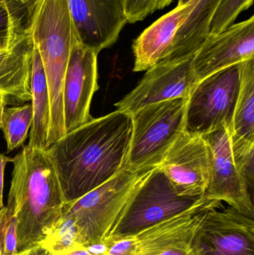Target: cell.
Returning <instances> with one entry per match:
<instances>
[{
    "label": "cell",
    "instance_id": "obj_1",
    "mask_svg": "<svg viewBox=\"0 0 254 255\" xmlns=\"http://www.w3.org/2000/svg\"><path fill=\"white\" fill-rule=\"evenodd\" d=\"M131 133V115L115 111L67 132L48 148L67 202L125 169Z\"/></svg>",
    "mask_w": 254,
    "mask_h": 255
},
{
    "label": "cell",
    "instance_id": "obj_2",
    "mask_svg": "<svg viewBox=\"0 0 254 255\" xmlns=\"http://www.w3.org/2000/svg\"><path fill=\"white\" fill-rule=\"evenodd\" d=\"M11 163L6 214L16 219L18 254L40 245L52 233L67 202L47 150L25 145Z\"/></svg>",
    "mask_w": 254,
    "mask_h": 255
},
{
    "label": "cell",
    "instance_id": "obj_3",
    "mask_svg": "<svg viewBox=\"0 0 254 255\" xmlns=\"http://www.w3.org/2000/svg\"><path fill=\"white\" fill-rule=\"evenodd\" d=\"M152 169L140 172L123 169L85 196L67 202L63 217L74 220L82 246L110 239L134 193Z\"/></svg>",
    "mask_w": 254,
    "mask_h": 255
},
{
    "label": "cell",
    "instance_id": "obj_4",
    "mask_svg": "<svg viewBox=\"0 0 254 255\" xmlns=\"http://www.w3.org/2000/svg\"><path fill=\"white\" fill-rule=\"evenodd\" d=\"M188 99L155 103L131 115L132 133L125 169L140 172L161 164L167 151L186 130Z\"/></svg>",
    "mask_w": 254,
    "mask_h": 255
},
{
    "label": "cell",
    "instance_id": "obj_5",
    "mask_svg": "<svg viewBox=\"0 0 254 255\" xmlns=\"http://www.w3.org/2000/svg\"><path fill=\"white\" fill-rule=\"evenodd\" d=\"M177 194L160 166L152 169L131 199L111 238L136 236L143 231L208 201Z\"/></svg>",
    "mask_w": 254,
    "mask_h": 255
},
{
    "label": "cell",
    "instance_id": "obj_6",
    "mask_svg": "<svg viewBox=\"0 0 254 255\" xmlns=\"http://www.w3.org/2000/svg\"><path fill=\"white\" fill-rule=\"evenodd\" d=\"M241 63L199 81L188 99L186 131L205 134L227 127L232 132Z\"/></svg>",
    "mask_w": 254,
    "mask_h": 255
},
{
    "label": "cell",
    "instance_id": "obj_7",
    "mask_svg": "<svg viewBox=\"0 0 254 255\" xmlns=\"http://www.w3.org/2000/svg\"><path fill=\"white\" fill-rule=\"evenodd\" d=\"M202 135L209 154V176L204 196L225 202L242 214L254 218L249 187L233 155L231 130L225 127Z\"/></svg>",
    "mask_w": 254,
    "mask_h": 255
},
{
    "label": "cell",
    "instance_id": "obj_8",
    "mask_svg": "<svg viewBox=\"0 0 254 255\" xmlns=\"http://www.w3.org/2000/svg\"><path fill=\"white\" fill-rule=\"evenodd\" d=\"M194 55L164 61L148 70L135 88L115 104L116 111L132 115L155 103L189 98L198 82L192 69Z\"/></svg>",
    "mask_w": 254,
    "mask_h": 255
},
{
    "label": "cell",
    "instance_id": "obj_9",
    "mask_svg": "<svg viewBox=\"0 0 254 255\" xmlns=\"http://www.w3.org/2000/svg\"><path fill=\"white\" fill-rule=\"evenodd\" d=\"M194 255H254V218L222 205L210 208L192 243Z\"/></svg>",
    "mask_w": 254,
    "mask_h": 255
},
{
    "label": "cell",
    "instance_id": "obj_10",
    "mask_svg": "<svg viewBox=\"0 0 254 255\" xmlns=\"http://www.w3.org/2000/svg\"><path fill=\"white\" fill-rule=\"evenodd\" d=\"M98 53L75 38L63 88L66 133L92 120L90 106L98 90Z\"/></svg>",
    "mask_w": 254,
    "mask_h": 255
},
{
    "label": "cell",
    "instance_id": "obj_11",
    "mask_svg": "<svg viewBox=\"0 0 254 255\" xmlns=\"http://www.w3.org/2000/svg\"><path fill=\"white\" fill-rule=\"evenodd\" d=\"M159 166L177 194L204 196L208 181L209 154L202 135L183 132Z\"/></svg>",
    "mask_w": 254,
    "mask_h": 255
},
{
    "label": "cell",
    "instance_id": "obj_12",
    "mask_svg": "<svg viewBox=\"0 0 254 255\" xmlns=\"http://www.w3.org/2000/svg\"><path fill=\"white\" fill-rule=\"evenodd\" d=\"M76 38L96 53L114 44L128 23L124 0H67Z\"/></svg>",
    "mask_w": 254,
    "mask_h": 255
},
{
    "label": "cell",
    "instance_id": "obj_13",
    "mask_svg": "<svg viewBox=\"0 0 254 255\" xmlns=\"http://www.w3.org/2000/svg\"><path fill=\"white\" fill-rule=\"evenodd\" d=\"M33 51L34 43L22 18L0 48V96L6 106L31 103Z\"/></svg>",
    "mask_w": 254,
    "mask_h": 255
},
{
    "label": "cell",
    "instance_id": "obj_14",
    "mask_svg": "<svg viewBox=\"0 0 254 255\" xmlns=\"http://www.w3.org/2000/svg\"><path fill=\"white\" fill-rule=\"evenodd\" d=\"M254 58V16L225 31L210 34L194 55L198 82L227 67Z\"/></svg>",
    "mask_w": 254,
    "mask_h": 255
},
{
    "label": "cell",
    "instance_id": "obj_15",
    "mask_svg": "<svg viewBox=\"0 0 254 255\" xmlns=\"http://www.w3.org/2000/svg\"><path fill=\"white\" fill-rule=\"evenodd\" d=\"M222 205L208 200L136 235V255H160L174 249L190 248L197 230L210 208Z\"/></svg>",
    "mask_w": 254,
    "mask_h": 255
},
{
    "label": "cell",
    "instance_id": "obj_16",
    "mask_svg": "<svg viewBox=\"0 0 254 255\" xmlns=\"http://www.w3.org/2000/svg\"><path fill=\"white\" fill-rule=\"evenodd\" d=\"M199 0L177 4L144 30L132 45L134 72L147 71L168 58L176 32Z\"/></svg>",
    "mask_w": 254,
    "mask_h": 255
},
{
    "label": "cell",
    "instance_id": "obj_17",
    "mask_svg": "<svg viewBox=\"0 0 254 255\" xmlns=\"http://www.w3.org/2000/svg\"><path fill=\"white\" fill-rule=\"evenodd\" d=\"M33 120L28 145L47 150L51 125V108L47 82L38 49L34 44L31 77Z\"/></svg>",
    "mask_w": 254,
    "mask_h": 255
},
{
    "label": "cell",
    "instance_id": "obj_18",
    "mask_svg": "<svg viewBox=\"0 0 254 255\" xmlns=\"http://www.w3.org/2000/svg\"><path fill=\"white\" fill-rule=\"evenodd\" d=\"M231 139L254 142V58L241 63Z\"/></svg>",
    "mask_w": 254,
    "mask_h": 255
},
{
    "label": "cell",
    "instance_id": "obj_19",
    "mask_svg": "<svg viewBox=\"0 0 254 255\" xmlns=\"http://www.w3.org/2000/svg\"><path fill=\"white\" fill-rule=\"evenodd\" d=\"M33 120L31 103L22 106L4 108L1 115V127L7 143V152L22 146L31 128Z\"/></svg>",
    "mask_w": 254,
    "mask_h": 255
},
{
    "label": "cell",
    "instance_id": "obj_20",
    "mask_svg": "<svg viewBox=\"0 0 254 255\" xmlns=\"http://www.w3.org/2000/svg\"><path fill=\"white\" fill-rule=\"evenodd\" d=\"M41 245L53 255H64L73 249L82 246L79 241L74 220L71 217H63L58 227Z\"/></svg>",
    "mask_w": 254,
    "mask_h": 255
},
{
    "label": "cell",
    "instance_id": "obj_21",
    "mask_svg": "<svg viewBox=\"0 0 254 255\" xmlns=\"http://www.w3.org/2000/svg\"><path fill=\"white\" fill-rule=\"evenodd\" d=\"M253 3L254 0H221L212 16L209 34L222 32L234 25L239 15Z\"/></svg>",
    "mask_w": 254,
    "mask_h": 255
},
{
    "label": "cell",
    "instance_id": "obj_22",
    "mask_svg": "<svg viewBox=\"0 0 254 255\" xmlns=\"http://www.w3.org/2000/svg\"><path fill=\"white\" fill-rule=\"evenodd\" d=\"M233 155L236 164L249 189L254 181V142L231 139Z\"/></svg>",
    "mask_w": 254,
    "mask_h": 255
},
{
    "label": "cell",
    "instance_id": "obj_23",
    "mask_svg": "<svg viewBox=\"0 0 254 255\" xmlns=\"http://www.w3.org/2000/svg\"><path fill=\"white\" fill-rule=\"evenodd\" d=\"M173 0H124L125 12L129 23L143 20L149 15L169 5Z\"/></svg>",
    "mask_w": 254,
    "mask_h": 255
},
{
    "label": "cell",
    "instance_id": "obj_24",
    "mask_svg": "<svg viewBox=\"0 0 254 255\" xmlns=\"http://www.w3.org/2000/svg\"><path fill=\"white\" fill-rule=\"evenodd\" d=\"M6 212L0 223V250L1 255H16L17 235L16 219L13 216H7Z\"/></svg>",
    "mask_w": 254,
    "mask_h": 255
},
{
    "label": "cell",
    "instance_id": "obj_25",
    "mask_svg": "<svg viewBox=\"0 0 254 255\" xmlns=\"http://www.w3.org/2000/svg\"><path fill=\"white\" fill-rule=\"evenodd\" d=\"M21 5L16 0H6L0 3V40L5 39L12 26L22 19Z\"/></svg>",
    "mask_w": 254,
    "mask_h": 255
},
{
    "label": "cell",
    "instance_id": "obj_26",
    "mask_svg": "<svg viewBox=\"0 0 254 255\" xmlns=\"http://www.w3.org/2000/svg\"><path fill=\"white\" fill-rule=\"evenodd\" d=\"M108 248L104 255H136L137 240L136 236L111 238L107 240Z\"/></svg>",
    "mask_w": 254,
    "mask_h": 255
},
{
    "label": "cell",
    "instance_id": "obj_27",
    "mask_svg": "<svg viewBox=\"0 0 254 255\" xmlns=\"http://www.w3.org/2000/svg\"><path fill=\"white\" fill-rule=\"evenodd\" d=\"M13 157H7L0 153V210L4 208L3 204V189H4V169L7 163H11Z\"/></svg>",
    "mask_w": 254,
    "mask_h": 255
},
{
    "label": "cell",
    "instance_id": "obj_28",
    "mask_svg": "<svg viewBox=\"0 0 254 255\" xmlns=\"http://www.w3.org/2000/svg\"><path fill=\"white\" fill-rule=\"evenodd\" d=\"M16 255H53L47 249L45 248L43 245L36 246L29 250H25L22 253H18Z\"/></svg>",
    "mask_w": 254,
    "mask_h": 255
},
{
    "label": "cell",
    "instance_id": "obj_29",
    "mask_svg": "<svg viewBox=\"0 0 254 255\" xmlns=\"http://www.w3.org/2000/svg\"><path fill=\"white\" fill-rule=\"evenodd\" d=\"M160 255H194L192 247L190 248L174 249L169 250Z\"/></svg>",
    "mask_w": 254,
    "mask_h": 255
},
{
    "label": "cell",
    "instance_id": "obj_30",
    "mask_svg": "<svg viewBox=\"0 0 254 255\" xmlns=\"http://www.w3.org/2000/svg\"><path fill=\"white\" fill-rule=\"evenodd\" d=\"M64 255H93L86 247L79 246Z\"/></svg>",
    "mask_w": 254,
    "mask_h": 255
},
{
    "label": "cell",
    "instance_id": "obj_31",
    "mask_svg": "<svg viewBox=\"0 0 254 255\" xmlns=\"http://www.w3.org/2000/svg\"><path fill=\"white\" fill-rule=\"evenodd\" d=\"M16 1H18V2L21 3L22 4H24V5H25V4H29L31 1H32L33 0H16Z\"/></svg>",
    "mask_w": 254,
    "mask_h": 255
},
{
    "label": "cell",
    "instance_id": "obj_32",
    "mask_svg": "<svg viewBox=\"0 0 254 255\" xmlns=\"http://www.w3.org/2000/svg\"><path fill=\"white\" fill-rule=\"evenodd\" d=\"M6 212V207H4V208L1 209V217H0V223H1V220H2L3 217H4V214ZM0 255H1V250H0Z\"/></svg>",
    "mask_w": 254,
    "mask_h": 255
},
{
    "label": "cell",
    "instance_id": "obj_33",
    "mask_svg": "<svg viewBox=\"0 0 254 255\" xmlns=\"http://www.w3.org/2000/svg\"><path fill=\"white\" fill-rule=\"evenodd\" d=\"M191 0H177V4L180 5V4H187Z\"/></svg>",
    "mask_w": 254,
    "mask_h": 255
},
{
    "label": "cell",
    "instance_id": "obj_34",
    "mask_svg": "<svg viewBox=\"0 0 254 255\" xmlns=\"http://www.w3.org/2000/svg\"><path fill=\"white\" fill-rule=\"evenodd\" d=\"M5 106V104H3L2 106H1V108H0V127H1V115H2L3 109H4Z\"/></svg>",
    "mask_w": 254,
    "mask_h": 255
},
{
    "label": "cell",
    "instance_id": "obj_35",
    "mask_svg": "<svg viewBox=\"0 0 254 255\" xmlns=\"http://www.w3.org/2000/svg\"><path fill=\"white\" fill-rule=\"evenodd\" d=\"M3 104L6 105L5 100H4V97H1V96H0V108H1V106H2Z\"/></svg>",
    "mask_w": 254,
    "mask_h": 255
},
{
    "label": "cell",
    "instance_id": "obj_36",
    "mask_svg": "<svg viewBox=\"0 0 254 255\" xmlns=\"http://www.w3.org/2000/svg\"><path fill=\"white\" fill-rule=\"evenodd\" d=\"M5 39H4V40H0V48H1V46H2V44H3V43H4V40H5Z\"/></svg>",
    "mask_w": 254,
    "mask_h": 255
},
{
    "label": "cell",
    "instance_id": "obj_37",
    "mask_svg": "<svg viewBox=\"0 0 254 255\" xmlns=\"http://www.w3.org/2000/svg\"><path fill=\"white\" fill-rule=\"evenodd\" d=\"M6 0H0V3H3L4 1H5Z\"/></svg>",
    "mask_w": 254,
    "mask_h": 255
},
{
    "label": "cell",
    "instance_id": "obj_38",
    "mask_svg": "<svg viewBox=\"0 0 254 255\" xmlns=\"http://www.w3.org/2000/svg\"><path fill=\"white\" fill-rule=\"evenodd\" d=\"M1 210H0V217H1Z\"/></svg>",
    "mask_w": 254,
    "mask_h": 255
}]
</instances>
